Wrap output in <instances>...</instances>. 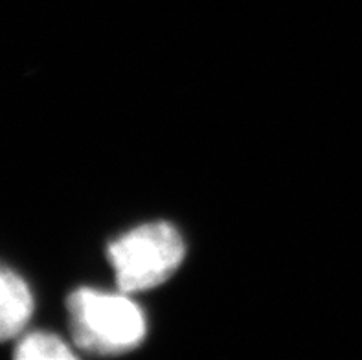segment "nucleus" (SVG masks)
I'll use <instances>...</instances> for the list:
<instances>
[{"mask_svg":"<svg viewBox=\"0 0 362 360\" xmlns=\"http://www.w3.org/2000/svg\"><path fill=\"white\" fill-rule=\"evenodd\" d=\"M74 342L96 355H118L142 344L146 318L127 292L78 289L69 298Z\"/></svg>","mask_w":362,"mask_h":360,"instance_id":"1","label":"nucleus"},{"mask_svg":"<svg viewBox=\"0 0 362 360\" xmlns=\"http://www.w3.org/2000/svg\"><path fill=\"white\" fill-rule=\"evenodd\" d=\"M186 254L182 236L170 223H147L109 245V261L122 292L158 287L180 267Z\"/></svg>","mask_w":362,"mask_h":360,"instance_id":"2","label":"nucleus"},{"mask_svg":"<svg viewBox=\"0 0 362 360\" xmlns=\"http://www.w3.org/2000/svg\"><path fill=\"white\" fill-rule=\"evenodd\" d=\"M32 313L33 296L26 281L13 270L0 267V340L17 337Z\"/></svg>","mask_w":362,"mask_h":360,"instance_id":"3","label":"nucleus"},{"mask_svg":"<svg viewBox=\"0 0 362 360\" xmlns=\"http://www.w3.org/2000/svg\"><path fill=\"white\" fill-rule=\"evenodd\" d=\"M15 356L21 360L74 359V352L59 337L50 333H32L18 342Z\"/></svg>","mask_w":362,"mask_h":360,"instance_id":"4","label":"nucleus"}]
</instances>
